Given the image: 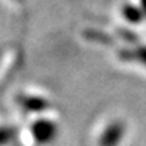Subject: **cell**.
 <instances>
[{"label":"cell","mask_w":146,"mask_h":146,"mask_svg":"<svg viewBox=\"0 0 146 146\" xmlns=\"http://www.w3.org/2000/svg\"><path fill=\"white\" fill-rule=\"evenodd\" d=\"M31 133H33V138L36 139V142L48 143L57 135V126L51 121L40 119V121H36L31 125Z\"/></svg>","instance_id":"obj_1"},{"label":"cell","mask_w":146,"mask_h":146,"mask_svg":"<svg viewBox=\"0 0 146 146\" xmlns=\"http://www.w3.org/2000/svg\"><path fill=\"white\" fill-rule=\"evenodd\" d=\"M122 135H123V125L121 122H113L101 135L99 145L101 146H116L119 143Z\"/></svg>","instance_id":"obj_2"},{"label":"cell","mask_w":146,"mask_h":146,"mask_svg":"<svg viewBox=\"0 0 146 146\" xmlns=\"http://www.w3.org/2000/svg\"><path fill=\"white\" fill-rule=\"evenodd\" d=\"M21 105L24 109L27 111H33V112H38V111H43L48 106L47 101L43 99L40 97H24L20 99Z\"/></svg>","instance_id":"obj_3"},{"label":"cell","mask_w":146,"mask_h":146,"mask_svg":"<svg viewBox=\"0 0 146 146\" xmlns=\"http://www.w3.org/2000/svg\"><path fill=\"white\" fill-rule=\"evenodd\" d=\"M13 135H14L13 129H10V128H0V146L9 143L11 141Z\"/></svg>","instance_id":"obj_4"},{"label":"cell","mask_w":146,"mask_h":146,"mask_svg":"<svg viewBox=\"0 0 146 146\" xmlns=\"http://www.w3.org/2000/svg\"><path fill=\"white\" fill-rule=\"evenodd\" d=\"M19 1H20V0H19Z\"/></svg>","instance_id":"obj_5"}]
</instances>
